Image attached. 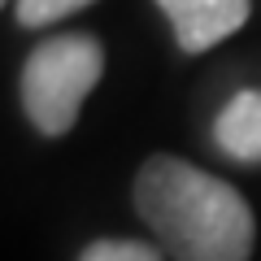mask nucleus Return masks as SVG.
<instances>
[{
    "instance_id": "nucleus-1",
    "label": "nucleus",
    "mask_w": 261,
    "mask_h": 261,
    "mask_svg": "<svg viewBox=\"0 0 261 261\" xmlns=\"http://www.w3.org/2000/svg\"><path fill=\"white\" fill-rule=\"evenodd\" d=\"M135 214L174 261H248L257 222L226 178L178 157H148L135 174Z\"/></svg>"
},
{
    "instance_id": "nucleus-2",
    "label": "nucleus",
    "mask_w": 261,
    "mask_h": 261,
    "mask_svg": "<svg viewBox=\"0 0 261 261\" xmlns=\"http://www.w3.org/2000/svg\"><path fill=\"white\" fill-rule=\"evenodd\" d=\"M105 74V44L87 31L48 35L31 48L22 65V109L31 126L48 140H61L79 122V109Z\"/></svg>"
},
{
    "instance_id": "nucleus-3",
    "label": "nucleus",
    "mask_w": 261,
    "mask_h": 261,
    "mask_svg": "<svg viewBox=\"0 0 261 261\" xmlns=\"http://www.w3.org/2000/svg\"><path fill=\"white\" fill-rule=\"evenodd\" d=\"M157 9L170 18L178 48L187 57H196V53H209L222 39H231L248 22L252 0H157Z\"/></svg>"
},
{
    "instance_id": "nucleus-4",
    "label": "nucleus",
    "mask_w": 261,
    "mask_h": 261,
    "mask_svg": "<svg viewBox=\"0 0 261 261\" xmlns=\"http://www.w3.org/2000/svg\"><path fill=\"white\" fill-rule=\"evenodd\" d=\"M214 140L240 166H261V92L244 87L222 105L214 122Z\"/></svg>"
},
{
    "instance_id": "nucleus-5",
    "label": "nucleus",
    "mask_w": 261,
    "mask_h": 261,
    "mask_svg": "<svg viewBox=\"0 0 261 261\" xmlns=\"http://www.w3.org/2000/svg\"><path fill=\"white\" fill-rule=\"evenodd\" d=\"M96 0H18V27L39 31V27H53V22H65L74 13L92 9Z\"/></svg>"
},
{
    "instance_id": "nucleus-6",
    "label": "nucleus",
    "mask_w": 261,
    "mask_h": 261,
    "mask_svg": "<svg viewBox=\"0 0 261 261\" xmlns=\"http://www.w3.org/2000/svg\"><path fill=\"white\" fill-rule=\"evenodd\" d=\"M79 261H161V252L144 240H96L79 252Z\"/></svg>"
}]
</instances>
